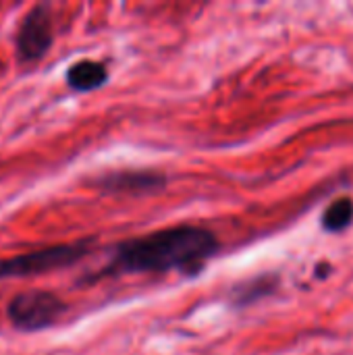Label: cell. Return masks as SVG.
Returning a JSON list of instances; mask_svg holds the SVG:
<instances>
[{"label": "cell", "instance_id": "5", "mask_svg": "<svg viewBox=\"0 0 353 355\" xmlns=\"http://www.w3.org/2000/svg\"><path fill=\"white\" fill-rule=\"evenodd\" d=\"M87 185L104 196H146L162 191L169 185V179L154 168H119L96 175Z\"/></svg>", "mask_w": 353, "mask_h": 355}, {"label": "cell", "instance_id": "6", "mask_svg": "<svg viewBox=\"0 0 353 355\" xmlns=\"http://www.w3.org/2000/svg\"><path fill=\"white\" fill-rule=\"evenodd\" d=\"M108 77H110V73H108V67L104 62L83 58V60H77L69 67L64 81L73 92L85 94V92L100 89L108 81Z\"/></svg>", "mask_w": 353, "mask_h": 355}, {"label": "cell", "instance_id": "7", "mask_svg": "<svg viewBox=\"0 0 353 355\" xmlns=\"http://www.w3.org/2000/svg\"><path fill=\"white\" fill-rule=\"evenodd\" d=\"M279 289V277L268 272V275H258L254 279L241 281L229 289V304L233 308H248L268 295H273Z\"/></svg>", "mask_w": 353, "mask_h": 355}, {"label": "cell", "instance_id": "8", "mask_svg": "<svg viewBox=\"0 0 353 355\" xmlns=\"http://www.w3.org/2000/svg\"><path fill=\"white\" fill-rule=\"evenodd\" d=\"M353 225V200L350 196L335 198L322 212L320 227L327 233H343Z\"/></svg>", "mask_w": 353, "mask_h": 355}, {"label": "cell", "instance_id": "3", "mask_svg": "<svg viewBox=\"0 0 353 355\" xmlns=\"http://www.w3.org/2000/svg\"><path fill=\"white\" fill-rule=\"evenodd\" d=\"M67 302L46 289H27L10 297L6 304V318L15 331L40 333L54 327L67 312Z\"/></svg>", "mask_w": 353, "mask_h": 355}, {"label": "cell", "instance_id": "4", "mask_svg": "<svg viewBox=\"0 0 353 355\" xmlns=\"http://www.w3.org/2000/svg\"><path fill=\"white\" fill-rule=\"evenodd\" d=\"M54 42L52 33V12L50 4H33L21 19L15 33V50L17 60L21 64L40 62Z\"/></svg>", "mask_w": 353, "mask_h": 355}, {"label": "cell", "instance_id": "2", "mask_svg": "<svg viewBox=\"0 0 353 355\" xmlns=\"http://www.w3.org/2000/svg\"><path fill=\"white\" fill-rule=\"evenodd\" d=\"M92 252V239L58 243L42 250H33L27 254L10 256L0 260V281L6 279H29L56 270H64L77 262H81Z\"/></svg>", "mask_w": 353, "mask_h": 355}, {"label": "cell", "instance_id": "9", "mask_svg": "<svg viewBox=\"0 0 353 355\" xmlns=\"http://www.w3.org/2000/svg\"><path fill=\"white\" fill-rule=\"evenodd\" d=\"M327 275H331V264L329 262H320L318 268H316V277L318 279H325Z\"/></svg>", "mask_w": 353, "mask_h": 355}, {"label": "cell", "instance_id": "1", "mask_svg": "<svg viewBox=\"0 0 353 355\" xmlns=\"http://www.w3.org/2000/svg\"><path fill=\"white\" fill-rule=\"evenodd\" d=\"M218 237L212 231L196 225H177L121 241L100 277L166 272L196 277L218 254Z\"/></svg>", "mask_w": 353, "mask_h": 355}]
</instances>
